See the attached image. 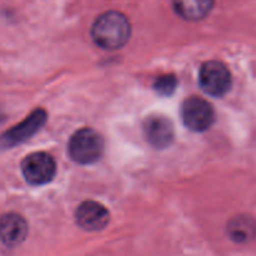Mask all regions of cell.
<instances>
[{
	"label": "cell",
	"mask_w": 256,
	"mask_h": 256,
	"mask_svg": "<svg viewBox=\"0 0 256 256\" xmlns=\"http://www.w3.org/2000/svg\"><path fill=\"white\" fill-rule=\"evenodd\" d=\"M130 22L119 12H108L95 20L92 28V40L98 46L116 50L124 46L130 38Z\"/></svg>",
	"instance_id": "6da1fadb"
},
{
	"label": "cell",
	"mask_w": 256,
	"mask_h": 256,
	"mask_svg": "<svg viewBox=\"0 0 256 256\" xmlns=\"http://www.w3.org/2000/svg\"><path fill=\"white\" fill-rule=\"evenodd\" d=\"M104 152L102 138L95 130L84 128L75 132L69 142V154L80 164H92L102 158Z\"/></svg>",
	"instance_id": "7a4b0ae2"
},
{
	"label": "cell",
	"mask_w": 256,
	"mask_h": 256,
	"mask_svg": "<svg viewBox=\"0 0 256 256\" xmlns=\"http://www.w3.org/2000/svg\"><path fill=\"white\" fill-rule=\"evenodd\" d=\"M199 82L202 89L212 96H222L232 86V75L226 65L220 62H208L200 69Z\"/></svg>",
	"instance_id": "3957f363"
},
{
	"label": "cell",
	"mask_w": 256,
	"mask_h": 256,
	"mask_svg": "<svg viewBox=\"0 0 256 256\" xmlns=\"http://www.w3.org/2000/svg\"><path fill=\"white\" fill-rule=\"evenodd\" d=\"M22 172L29 184L44 185L54 178L56 164L46 152H32L22 160Z\"/></svg>",
	"instance_id": "277c9868"
},
{
	"label": "cell",
	"mask_w": 256,
	"mask_h": 256,
	"mask_svg": "<svg viewBox=\"0 0 256 256\" xmlns=\"http://www.w3.org/2000/svg\"><path fill=\"white\" fill-rule=\"evenodd\" d=\"M45 122H46V112L42 109L34 110L29 116H26V119L0 135V149H10L30 139L42 129Z\"/></svg>",
	"instance_id": "5b68a950"
},
{
	"label": "cell",
	"mask_w": 256,
	"mask_h": 256,
	"mask_svg": "<svg viewBox=\"0 0 256 256\" xmlns=\"http://www.w3.org/2000/svg\"><path fill=\"white\" fill-rule=\"evenodd\" d=\"M182 122L194 132H204L212 125L215 119L214 109L205 99L192 96L186 99L182 108Z\"/></svg>",
	"instance_id": "8992f818"
},
{
	"label": "cell",
	"mask_w": 256,
	"mask_h": 256,
	"mask_svg": "<svg viewBox=\"0 0 256 256\" xmlns=\"http://www.w3.org/2000/svg\"><path fill=\"white\" fill-rule=\"evenodd\" d=\"M75 218H76L78 225L86 232L102 230L106 226L110 219L106 208L99 202H92V200L82 202L78 206Z\"/></svg>",
	"instance_id": "52a82bcc"
},
{
	"label": "cell",
	"mask_w": 256,
	"mask_h": 256,
	"mask_svg": "<svg viewBox=\"0 0 256 256\" xmlns=\"http://www.w3.org/2000/svg\"><path fill=\"white\" fill-rule=\"evenodd\" d=\"M28 235V222L16 212H8L0 218V242L9 248L22 244Z\"/></svg>",
	"instance_id": "ba28073f"
},
{
	"label": "cell",
	"mask_w": 256,
	"mask_h": 256,
	"mask_svg": "<svg viewBox=\"0 0 256 256\" xmlns=\"http://www.w3.org/2000/svg\"><path fill=\"white\" fill-rule=\"evenodd\" d=\"M144 132L148 142L155 148H166L174 139V128L170 120L160 115L146 118L144 122Z\"/></svg>",
	"instance_id": "9c48e42d"
},
{
	"label": "cell",
	"mask_w": 256,
	"mask_h": 256,
	"mask_svg": "<svg viewBox=\"0 0 256 256\" xmlns=\"http://www.w3.org/2000/svg\"><path fill=\"white\" fill-rule=\"evenodd\" d=\"M215 0H172L175 12L182 19L196 22L202 19L214 6Z\"/></svg>",
	"instance_id": "30bf717a"
},
{
	"label": "cell",
	"mask_w": 256,
	"mask_h": 256,
	"mask_svg": "<svg viewBox=\"0 0 256 256\" xmlns=\"http://www.w3.org/2000/svg\"><path fill=\"white\" fill-rule=\"evenodd\" d=\"M226 232L232 242L245 244L256 236V222L250 216H236L230 220Z\"/></svg>",
	"instance_id": "8fae6325"
},
{
	"label": "cell",
	"mask_w": 256,
	"mask_h": 256,
	"mask_svg": "<svg viewBox=\"0 0 256 256\" xmlns=\"http://www.w3.org/2000/svg\"><path fill=\"white\" fill-rule=\"evenodd\" d=\"M176 85L178 80L174 75H162V76L158 78L154 84V88L160 95L168 96V95H172L175 92Z\"/></svg>",
	"instance_id": "7c38bea8"
}]
</instances>
